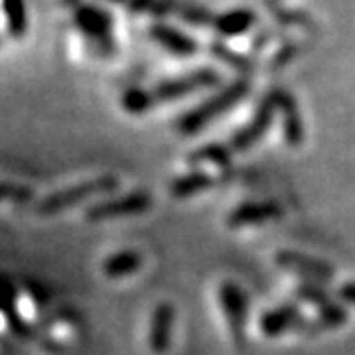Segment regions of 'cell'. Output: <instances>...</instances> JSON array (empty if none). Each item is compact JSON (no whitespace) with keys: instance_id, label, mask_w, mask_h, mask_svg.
I'll list each match as a JSON object with an SVG mask.
<instances>
[{"instance_id":"obj_16","label":"cell","mask_w":355,"mask_h":355,"mask_svg":"<svg viewBox=\"0 0 355 355\" xmlns=\"http://www.w3.org/2000/svg\"><path fill=\"white\" fill-rule=\"evenodd\" d=\"M294 296L298 300L306 302V304L318 306V308H322L324 304L331 302L330 292L324 288L322 282H314V280H306L302 284H298L296 291H294Z\"/></svg>"},{"instance_id":"obj_10","label":"cell","mask_w":355,"mask_h":355,"mask_svg":"<svg viewBox=\"0 0 355 355\" xmlns=\"http://www.w3.org/2000/svg\"><path fill=\"white\" fill-rule=\"evenodd\" d=\"M270 99L275 107L282 111V132L291 146H300L304 142V123L296 109V103L286 91H272Z\"/></svg>"},{"instance_id":"obj_18","label":"cell","mask_w":355,"mask_h":355,"mask_svg":"<svg viewBox=\"0 0 355 355\" xmlns=\"http://www.w3.org/2000/svg\"><path fill=\"white\" fill-rule=\"evenodd\" d=\"M2 198L8 200V202H16V203H28L32 202L34 198V191L26 186H18V184H4L2 186Z\"/></svg>"},{"instance_id":"obj_6","label":"cell","mask_w":355,"mask_h":355,"mask_svg":"<svg viewBox=\"0 0 355 355\" xmlns=\"http://www.w3.org/2000/svg\"><path fill=\"white\" fill-rule=\"evenodd\" d=\"M308 318L302 314L300 306L286 302L266 310L259 320V330L265 338H279L288 331H304Z\"/></svg>"},{"instance_id":"obj_11","label":"cell","mask_w":355,"mask_h":355,"mask_svg":"<svg viewBox=\"0 0 355 355\" xmlns=\"http://www.w3.org/2000/svg\"><path fill=\"white\" fill-rule=\"evenodd\" d=\"M174 318H176V312L168 302H162L154 308L153 318H150V331H148V345L154 354H164L170 347Z\"/></svg>"},{"instance_id":"obj_12","label":"cell","mask_w":355,"mask_h":355,"mask_svg":"<svg viewBox=\"0 0 355 355\" xmlns=\"http://www.w3.org/2000/svg\"><path fill=\"white\" fill-rule=\"evenodd\" d=\"M216 186V178L202 170H193L190 174L178 176L170 184V196L176 200H188L198 193L211 190Z\"/></svg>"},{"instance_id":"obj_4","label":"cell","mask_w":355,"mask_h":355,"mask_svg":"<svg viewBox=\"0 0 355 355\" xmlns=\"http://www.w3.org/2000/svg\"><path fill=\"white\" fill-rule=\"evenodd\" d=\"M219 304L225 312V320H227V326L235 343H243L245 330H247V312H249L245 291L239 284L225 280L219 286Z\"/></svg>"},{"instance_id":"obj_17","label":"cell","mask_w":355,"mask_h":355,"mask_svg":"<svg viewBox=\"0 0 355 355\" xmlns=\"http://www.w3.org/2000/svg\"><path fill=\"white\" fill-rule=\"evenodd\" d=\"M156 101H154L153 91H144V89H130L123 95V107L125 111L132 114H142L150 111Z\"/></svg>"},{"instance_id":"obj_9","label":"cell","mask_w":355,"mask_h":355,"mask_svg":"<svg viewBox=\"0 0 355 355\" xmlns=\"http://www.w3.org/2000/svg\"><path fill=\"white\" fill-rule=\"evenodd\" d=\"M277 263L286 270H292L300 277H306L314 282H322V284L330 282L336 277V270L331 265L324 263V261H318L314 257L296 253V251H279Z\"/></svg>"},{"instance_id":"obj_15","label":"cell","mask_w":355,"mask_h":355,"mask_svg":"<svg viewBox=\"0 0 355 355\" xmlns=\"http://www.w3.org/2000/svg\"><path fill=\"white\" fill-rule=\"evenodd\" d=\"M314 328L318 330H336L342 328L343 324L347 322V310L342 302L331 300L328 304H324L322 308H318V316L312 320Z\"/></svg>"},{"instance_id":"obj_1","label":"cell","mask_w":355,"mask_h":355,"mask_svg":"<svg viewBox=\"0 0 355 355\" xmlns=\"http://www.w3.org/2000/svg\"><path fill=\"white\" fill-rule=\"evenodd\" d=\"M249 85L245 81H235L229 87H225L221 93H217L216 97L203 101L196 109H191L178 121V128L182 135H196L200 132L207 123H211L214 119L227 113L231 107H235L247 95Z\"/></svg>"},{"instance_id":"obj_13","label":"cell","mask_w":355,"mask_h":355,"mask_svg":"<svg viewBox=\"0 0 355 355\" xmlns=\"http://www.w3.org/2000/svg\"><path fill=\"white\" fill-rule=\"evenodd\" d=\"M142 265V257L137 251H119L105 259L103 272L109 279H125L128 275H135Z\"/></svg>"},{"instance_id":"obj_19","label":"cell","mask_w":355,"mask_h":355,"mask_svg":"<svg viewBox=\"0 0 355 355\" xmlns=\"http://www.w3.org/2000/svg\"><path fill=\"white\" fill-rule=\"evenodd\" d=\"M338 298L342 300V304L355 306V280L343 282L342 286L338 288Z\"/></svg>"},{"instance_id":"obj_2","label":"cell","mask_w":355,"mask_h":355,"mask_svg":"<svg viewBox=\"0 0 355 355\" xmlns=\"http://www.w3.org/2000/svg\"><path fill=\"white\" fill-rule=\"evenodd\" d=\"M116 188H119V180L114 176H99L93 178V180H85V182H79L76 186H69L65 190H58L50 196H46L36 205V211L40 216H55V214H62L65 209L73 207L77 203L85 202L93 196L111 193Z\"/></svg>"},{"instance_id":"obj_14","label":"cell","mask_w":355,"mask_h":355,"mask_svg":"<svg viewBox=\"0 0 355 355\" xmlns=\"http://www.w3.org/2000/svg\"><path fill=\"white\" fill-rule=\"evenodd\" d=\"M202 162H211L219 168H227L231 162V146L221 144V142H209L196 148L188 156V164H202Z\"/></svg>"},{"instance_id":"obj_8","label":"cell","mask_w":355,"mask_h":355,"mask_svg":"<svg viewBox=\"0 0 355 355\" xmlns=\"http://www.w3.org/2000/svg\"><path fill=\"white\" fill-rule=\"evenodd\" d=\"M282 216V207L279 202H245L233 207L227 216V225L231 229L251 227V225H263L268 221H275Z\"/></svg>"},{"instance_id":"obj_3","label":"cell","mask_w":355,"mask_h":355,"mask_svg":"<svg viewBox=\"0 0 355 355\" xmlns=\"http://www.w3.org/2000/svg\"><path fill=\"white\" fill-rule=\"evenodd\" d=\"M150 207H153V196L148 191H130L127 196H119V198L103 200V202L89 205L85 211V219L95 223V221H105V219H113V217L140 216V214L148 211Z\"/></svg>"},{"instance_id":"obj_7","label":"cell","mask_w":355,"mask_h":355,"mask_svg":"<svg viewBox=\"0 0 355 355\" xmlns=\"http://www.w3.org/2000/svg\"><path fill=\"white\" fill-rule=\"evenodd\" d=\"M275 113H277V107H275V103H272L270 95H268L265 101H261V105H259V109H257V113H254L253 119L229 139L231 150H235V153H245V150H249L251 146H254L259 140L265 137L266 130L270 128L272 121H275Z\"/></svg>"},{"instance_id":"obj_5","label":"cell","mask_w":355,"mask_h":355,"mask_svg":"<svg viewBox=\"0 0 355 355\" xmlns=\"http://www.w3.org/2000/svg\"><path fill=\"white\" fill-rule=\"evenodd\" d=\"M219 83V76H217L214 69H200V71H193L190 76L176 77V79H168L162 81L154 87L153 95L156 103H170L178 101L186 95H190L198 89L211 87Z\"/></svg>"}]
</instances>
